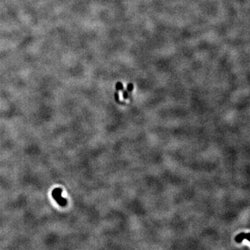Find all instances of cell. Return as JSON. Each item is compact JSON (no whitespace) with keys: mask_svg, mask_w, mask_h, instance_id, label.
<instances>
[{"mask_svg":"<svg viewBox=\"0 0 250 250\" xmlns=\"http://www.w3.org/2000/svg\"><path fill=\"white\" fill-rule=\"evenodd\" d=\"M63 192V190L59 188H55L54 190L52 191L51 195L53 197L54 200H56V201L57 202L58 204H59L61 206H65L66 204L68 203L67 200L63 198V197L61 196V193Z\"/></svg>","mask_w":250,"mask_h":250,"instance_id":"6da1fadb","label":"cell"},{"mask_svg":"<svg viewBox=\"0 0 250 250\" xmlns=\"http://www.w3.org/2000/svg\"><path fill=\"white\" fill-rule=\"evenodd\" d=\"M244 239H247L250 242V233H241L238 235H237L235 238V240L236 243H241Z\"/></svg>","mask_w":250,"mask_h":250,"instance_id":"7a4b0ae2","label":"cell"},{"mask_svg":"<svg viewBox=\"0 0 250 250\" xmlns=\"http://www.w3.org/2000/svg\"><path fill=\"white\" fill-rule=\"evenodd\" d=\"M116 90H123V86H122L121 83L119 82L116 84Z\"/></svg>","mask_w":250,"mask_h":250,"instance_id":"3957f363","label":"cell"},{"mask_svg":"<svg viewBox=\"0 0 250 250\" xmlns=\"http://www.w3.org/2000/svg\"><path fill=\"white\" fill-rule=\"evenodd\" d=\"M133 89V85L132 83H129V85L127 86V90L131 92V91H132Z\"/></svg>","mask_w":250,"mask_h":250,"instance_id":"277c9868","label":"cell"},{"mask_svg":"<svg viewBox=\"0 0 250 250\" xmlns=\"http://www.w3.org/2000/svg\"><path fill=\"white\" fill-rule=\"evenodd\" d=\"M123 97H124V99H127L128 98V92L127 91H124L123 92Z\"/></svg>","mask_w":250,"mask_h":250,"instance_id":"5b68a950","label":"cell"},{"mask_svg":"<svg viewBox=\"0 0 250 250\" xmlns=\"http://www.w3.org/2000/svg\"><path fill=\"white\" fill-rule=\"evenodd\" d=\"M115 100H116V101H119V96H118V93H115Z\"/></svg>","mask_w":250,"mask_h":250,"instance_id":"8992f818","label":"cell"}]
</instances>
